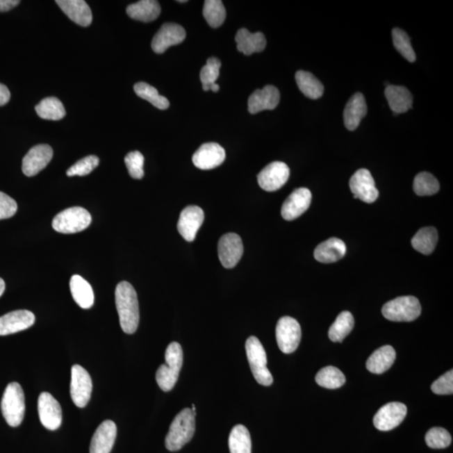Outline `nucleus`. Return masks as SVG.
<instances>
[{"mask_svg":"<svg viewBox=\"0 0 453 453\" xmlns=\"http://www.w3.org/2000/svg\"><path fill=\"white\" fill-rule=\"evenodd\" d=\"M115 303L121 329L125 333H135L140 322L139 302L135 288L129 282L122 281L116 286Z\"/></svg>","mask_w":453,"mask_h":453,"instance_id":"nucleus-1","label":"nucleus"},{"mask_svg":"<svg viewBox=\"0 0 453 453\" xmlns=\"http://www.w3.org/2000/svg\"><path fill=\"white\" fill-rule=\"evenodd\" d=\"M194 432L195 415L190 408H185L172 420L165 438V447L171 452L181 450L192 440Z\"/></svg>","mask_w":453,"mask_h":453,"instance_id":"nucleus-2","label":"nucleus"},{"mask_svg":"<svg viewBox=\"0 0 453 453\" xmlns=\"http://www.w3.org/2000/svg\"><path fill=\"white\" fill-rule=\"evenodd\" d=\"M165 359L167 363L157 370L156 379L160 389L168 392L175 386L183 365V351L179 343H170L165 350Z\"/></svg>","mask_w":453,"mask_h":453,"instance_id":"nucleus-3","label":"nucleus"},{"mask_svg":"<svg viewBox=\"0 0 453 453\" xmlns=\"http://www.w3.org/2000/svg\"><path fill=\"white\" fill-rule=\"evenodd\" d=\"M1 411L8 425L19 427L25 416V395L17 382L8 384L1 402Z\"/></svg>","mask_w":453,"mask_h":453,"instance_id":"nucleus-4","label":"nucleus"},{"mask_svg":"<svg viewBox=\"0 0 453 453\" xmlns=\"http://www.w3.org/2000/svg\"><path fill=\"white\" fill-rule=\"evenodd\" d=\"M245 349L254 379L261 386H271L273 383V377L267 368V355L260 340L252 336L247 339Z\"/></svg>","mask_w":453,"mask_h":453,"instance_id":"nucleus-5","label":"nucleus"},{"mask_svg":"<svg viewBox=\"0 0 453 453\" xmlns=\"http://www.w3.org/2000/svg\"><path fill=\"white\" fill-rule=\"evenodd\" d=\"M422 306L418 298L400 297L383 306L382 314L392 322H412L420 317Z\"/></svg>","mask_w":453,"mask_h":453,"instance_id":"nucleus-6","label":"nucleus"},{"mask_svg":"<svg viewBox=\"0 0 453 453\" xmlns=\"http://www.w3.org/2000/svg\"><path fill=\"white\" fill-rule=\"evenodd\" d=\"M91 222V214L88 210L74 207L58 213L52 221V228L60 233H76L88 228Z\"/></svg>","mask_w":453,"mask_h":453,"instance_id":"nucleus-7","label":"nucleus"},{"mask_svg":"<svg viewBox=\"0 0 453 453\" xmlns=\"http://www.w3.org/2000/svg\"><path fill=\"white\" fill-rule=\"evenodd\" d=\"M277 341L282 353L293 354L297 349L302 339L299 322L290 317H283L278 321L276 329Z\"/></svg>","mask_w":453,"mask_h":453,"instance_id":"nucleus-8","label":"nucleus"},{"mask_svg":"<svg viewBox=\"0 0 453 453\" xmlns=\"http://www.w3.org/2000/svg\"><path fill=\"white\" fill-rule=\"evenodd\" d=\"M92 391V379L88 371L79 365L72 366L70 386L72 402L79 408L86 406L90 400Z\"/></svg>","mask_w":453,"mask_h":453,"instance_id":"nucleus-9","label":"nucleus"},{"mask_svg":"<svg viewBox=\"0 0 453 453\" xmlns=\"http://www.w3.org/2000/svg\"><path fill=\"white\" fill-rule=\"evenodd\" d=\"M289 176L288 165L281 161H274L258 173V183L265 191L276 192L287 183Z\"/></svg>","mask_w":453,"mask_h":453,"instance_id":"nucleus-10","label":"nucleus"},{"mask_svg":"<svg viewBox=\"0 0 453 453\" xmlns=\"http://www.w3.org/2000/svg\"><path fill=\"white\" fill-rule=\"evenodd\" d=\"M218 258L226 269L236 267L244 253L241 238L236 233L224 234L218 242Z\"/></svg>","mask_w":453,"mask_h":453,"instance_id":"nucleus-11","label":"nucleus"},{"mask_svg":"<svg viewBox=\"0 0 453 453\" xmlns=\"http://www.w3.org/2000/svg\"><path fill=\"white\" fill-rule=\"evenodd\" d=\"M38 413L40 422L48 430L55 431L62 425V407L58 400L47 392H43L39 396Z\"/></svg>","mask_w":453,"mask_h":453,"instance_id":"nucleus-12","label":"nucleus"},{"mask_svg":"<svg viewBox=\"0 0 453 453\" xmlns=\"http://www.w3.org/2000/svg\"><path fill=\"white\" fill-rule=\"evenodd\" d=\"M349 187L354 197L366 204H373L379 197L374 178L366 169H360L354 174L349 181Z\"/></svg>","mask_w":453,"mask_h":453,"instance_id":"nucleus-13","label":"nucleus"},{"mask_svg":"<svg viewBox=\"0 0 453 453\" xmlns=\"http://www.w3.org/2000/svg\"><path fill=\"white\" fill-rule=\"evenodd\" d=\"M407 414L406 404L391 402L380 408L374 418V425L379 431L393 430L402 423Z\"/></svg>","mask_w":453,"mask_h":453,"instance_id":"nucleus-14","label":"nucleus"},{"mask_svg":"<svg viewBox=\"0 0 453 453\" xmlns=\"http://www.w3.org/2000/svg\"><path fill=\"white\" fill-rule=\"evenodd\" d=\"M53 149L48 145H38L32 147L23 158L22 171L26 176H34L51 163Z\"/></svg>","mask_w":453,"mask_h":453,"instance_id":"nucleus-15","label":"nucleus"},{"mask_svg":"<svg viewBox=\"0 0 453 453\" xmlns=\"http://www.w3.org/2000/svg\"><path fill=\"white\" fill-rule=\"evenodd\" d=\"M186 35L187 34L183 26L175 23H165L154 36L152 49L157 54H163L169 47L183 42Z\"/></svg>","mask_w":453,"mask_h":453,"instance_id":"nucleus-16","label":"nucleus"},{"mask_svg":"<svg viewBox=\"0 0 453 453\" xmlns=\"http://www.w3.org/2000/svg\"><path fill=\"white\" fill-rule=\"evenodd\" d=\"M311 197L313 196L309 189L302 188L295 190L282 205L283 218L287 221H293L302 216L309 208Z\"/></svg>","mask_w":453,"mask_h":453,"instance_id":"nucleus-17","label":"nucleus"},{"mask_svg":"<svg viewBox=\"0 0 453 453\" xmlns=\"http://www.w3.org/2000/svg\"><path fill=\"white\" fill-rule=\"evenodd\" d=\"M204 221V213L202 209L197 206H188L181 213L177 224L178 232L185 240L192 242Z\"/></svg>","mask_w":453,"mask_h":453,"instance_id":"nucleus-18","label":"nucleus"},{"mask_svg":"<svg viewBox=\"0 0 453 453\" xmlns=\"http://www.w3.org/2000/svg\"><path fill=\"white\" fill-rule=\"evenodd\" d=\"M35 315L30 311L18 310L0 318V336L19 333L34 325Z\"/></svg>","mask_w":453,"mask_h":453,"instance_id":"nucleus-19","label":"nucleus"},{"mask_svg":"<svg viewBox=\"0 0 453 453\" xmlns=\"http://www.w3.org/2000/svg\"><path fill=\"white\" fill-rule=\"evenodd\" d=\"M224 149L217 143H206L192 156V163L201 170H211L220 167L225 160Z\"/></svg>","mask_w":453,"mask_h":453,"instance_id":"nucleus-20","label":"nucleus"},{"mask_svg":"<svg viewBox=\"0 0 453 453\" xmlns=\"http://www.w3.org/2000/svg\"><path fill=\"white\" fill-rule=\"evenodd\" d=\"M281 94L278 88L267 85L263 89H258L250 95L248 102L249 111L252 115L264 110H273L280 103Z\"/></svg>","mask_w":453,"mask_h":453,"instance_id":"nucleus-21","label":"nucleus"},{"mask_svg":"<svg viewBox=\"0 0 453 453\" xmlns=\"http://www.w3.org/2000/svg\"><path fill=\"white\" fill-rule=\"evenodd\" d=\"M117 427L112 420H105L97 428L90 444V453H110L115 445Z\"/></svg>","mask_w":453,"mask_h":453,"instance_id":"nucleus-22","label":"nucleus"},{"mask_svg":"<svg viewBox=\"0 0 453 453\" xmlns=\"http://www.w3.org/2000/svg\"><path fill=\"white\" fill-rule=\"evenodd\" d=\"M56 3L72 22L83 27L91 25L92 11L83 0H58Z\"/></svg>","mask_w":453,"mask_h":453,"instance_id":"nucleus-23","label":"nucleus"},{"mask_svg":"<svg viewBox=\"0 0 453 453\" xmlns=\"http://www.w3.org/2000/svg\"><path fill=\"white\" fill-rule=\"evenodd\" d=\"M367 110L365 96L360 92L352 96L343 113L346 128L350 131H355L363 117L367 115Z\"/></svg>","mask_w":453,"mask_h":453,"instance_id":"nucleus-24","label":"nucleus"},{"mask_svg":"<svg viewBox=\"0 0 453 453\" xmlns=\"http://www.w3.org/2000/svg\"><path fill=\"white\" fill-rule=\"evenodd\" d=\"M346 252L345 242L337 238H331L315 248L314 257L315 260L323 264H330L341 260L345 256Z\"/></svg>","mask_w":453,"mask_h":453,"instance_id":"nucleus-25","label":"nucleus"},{"mask_svg":"<svg viewBox=\"0 0 453 453\" xmlns=\"http://www.w3.org/2000/svg\"><path fill=\"white\" fill-rule=\"evenodd\" d=\"M384 94L395 115L406 113L412 108L413 98L406 88L390 84L386 87Z\"/></svg>","mask_w":453,"mask_h":453,"instance_id":"nucleus-26","label":"nucleus"},{"mask_svg":"<svg viewBox=\"0 0 453 453\" xmlns=\"http://www.w3.org/2000/svg\"><path fill=\"white\" fill-rule=\"evenodd\" d=\"M238 51L246 56H250L256 52H261L266 47V39L261 32L250 33L247 29H240L236 36Z\"/></svg>","mask_w":453,"mask_h":453,"instance_id":"nucleus-27","label":"nucleus"},{"mask_svg":"<svg viewBox=\"0 0 453 453\" xmlns=\"http://www.w3.org/2000/svg\"><path fill=\"white\" fill-rule=\"evenodd\" d=\"M395 359L396 354L393 347L388 345L379 347L367 360V370L373 374H383L390 369Z\"/></svg>","mask_w":453,"mask_h":453,"instance_id":"nucleus-28","label":"nucleus"},{"mask_svg":"<svg viewBox=\"0 0 453 453\" xmlns=\"http://www.w3.org/2000/svg\"><path fill=\"white\" fill-rule=\"evenodd\" d=\"M70 290L72 297L81 308H91L94 303V293L92 286L79 274L71 278Z\"/></svg>","mask_w":453,"mask_h":453,"instance_id":"nucleus-29","label":"nucleus"},{"mask_svg":"<svg viewBox=\"0 0 453 453\" xmlns=\"http://www.w3.org/2000/svg\"><path fill=\"white\" fill-rule=\"evenodd\" d=\"M160 6L156 0H141L127 7V14L133 19L145 23L154 22L159 17Z\"/></svg>","mask_w":453,"mask_h":453,"instance_id":"nucleus-30","label":"nucleus"},{"mask_svg":"<svg viewBox=\"0 0 453 453\" xmlns=\"http://www.w3.org/2000/svg\"><path fill=\"white\" fill-rule=\"evenodd\" d=\"M296 81L299 89L307 98L318 99L324 92L322 83L311 72L298 71L296 74Z\"/></svg>","mask_w":453,"mask_h":453,"instance_id":"nucleus-31","label":"nucleus"},{"mask_svg":"<svg viewBox=\"0 0 453 453\" xmlns=\"http://www.w3.org/2000/svg\"><path fill=\"white\" fill-rule=\"evenodd\" d=\"M438 241V233L434 226H426L420 229L411 240L413 248L423 254H431L434 252Z\"/></svg>","mask_w":453,"mask_h":453,"instance_id":"nucleus-32","label":"nucleus"},{"mask_svg":"<svg viewBox=\"0 0 453 453\" xmlns=\"http://www.w3.org/2000/svg\"><path fill=\"white\" fill-rule=\"evenodd\" d=\"M229 447L230 453H252V438L248 429L242 425H237L229 435Z\"/></svg>","mask_w":453,"mask_h":453,"instance_id":"nucleus-33","label":"nucleus"},{"mask_svg":"<svg viewBox=\"0 0 453 453\" xmlns=\"http://www.w3.org/2000/svg\"><path fill=\"white\" fill-rule=\"evenodd\" d=\"M354 326V318L349 311H343L338 315L329 331V337L333 342H343L351 333Z\"/></svg>","mask_w":453,"mask_h":453,"instance_id":"nucleus-34","label":"nucleus"},{"mask_svg":"<svg viewBox=\"0 0 453 453\" xmlns=\"http://www.w3.org/2000/svg\"><path fill=\"white\" fill-rule=\"evenodd\" d=\"M35 111L40 118L47 120H60L66 115L63 103L53 97L44 99L36 105Z\"/></svg>","mask_w":453,"mask_h":453,"instance_id":"nucleus-35","label":"nucleus"},{"mask_svg":"<svg viewBox=\"0 0 453 453\" xmlns=\"http://www.w3.org/2000/svg\"><path fill=\"white\" fill-rule=\"evenodd\" d=\"M315 382L327 389L334 390L342 387L346 382V378L338 368L327 366L315 375Z\"/></svg>","mask_w":453,"mask_h":453,"instance_id":"nucleus-36","label":"nucleus"},{"mask_svg":"<svg viewBox=\"0 0 453 453\" xmlns=\"http://www.w3.org/2000/svg\"><path fill=\"white\" fill-rule=\"evenodd\" d=\"M133 89L140 98L147 100L153 106L160 109V110H165L169 108V100L160 95L156 89L151 85L147 83H138L135 85Z\"/></svg>","mask_w":453,"mask_h":453,"instance_id":"nucleus-37","label":"nucleus"},{"mask_svg":"<svg viewBox=\"0 0 453 453\" xmlns=\"http://www.w3.org/2000/svg\"><path fill=\"white\" fill-rule=\"evenodd\" d=\"M204 16L209 26L220 27L226 19V10L220 0H207L204 2Z\"/></svg>","mask_w":453,"mask_h":453,"instance_id":"nucleus-38","label":"nucleus"},{"mask_svg":"<svg viewBox=\"0 0 453 453\" xmlns=\"http://www.w3.org/2000/svg\"><path fill=\"white\" fill-rule=\"evenodd\" d=\"M440 184L436 178L428 172H420L415 177L414 191L416 195L431 196L438 193Z\"/></svg>","mask_w":453,"mask_h":453,"instance_id":"nucleus-39","label":"nucleus"},{"mask_svg":"<svg viewBox=\"0 0 453 453\" xmlns=\"http://www.w3.org/2000/svg\"><path fill=\"white\" fill-rule=\"evenodd\" d=\"M392 36H393L395 49L403 56V58L410 63H414L416 59L415 53L412 48L410 38L406 32L399 28H395L392 31Z\"/></svg>","mask_w":453,"mask_h":453,"instance_id":"nucleus-40","label":"nucleus"},{"mask_svg":"<svg viewBox=\"0 0 453 453\" xmlns=\"http://www.w3.org/2000/svg\"><path fill=\"white\" fill-rule=\"evenodd\" d=\"M220 60L216 58H211L207 60V64L201 68L200 79L204 91H209L210 85L216 83L220 74Z\"/></svg>","mask_w":453,"mask_h":453,"instance_id":"nucleus-41","label":"nucleus"},{"mask_svg":"<svg viewBox=\"0 0 453 453\" xmlns=\"http://www.w3.org/2000/svg\"><path fill=\"white\" fill-rule=\"evenodd\" d=\"M427 446L434 449L446 448L450 446L452 436L446 429L434 427L430 429L426 435Z\"/></svg>","mask_w":453,"mask_h":453,"instance_id":"nucleus-42","label":"nucleus"},{"mask_svg":"<svg viewBox=\"0 0 453 453\" xmlns=\"http://www.w3.org/2000/svg\"><path fill=\"white\" fill-rule=\"evenodd\" d=\"M99 159L96 156H89L83 158L67 170V175L68 176H84L90 174L94 170L98 167Z\"/></svg>","mask_w":453,"mask_h":453,"instance_id":"nucleus-43","label":"nucleus"},{"mask_svg":"<svg viewBox=\"0 0 453 453\" xmlns=\"http://www.w3.org/2000/svg\"><path fill=\"white\" fill-rule=\"evenodd\" d=\"M129 175L133 179H142L145 175L144 163L145 158L140 151L129 152L124 158Z\"/></svg>","mask_w":453,"mask_h":453,"instance_id":"nucleus-44","label":"nucleus"},{"mask_svg":"<svg viewBox=\"0 0 453 453\" xmlns=\"http://www.w3.org/2000/svg\"><path fill=\"white\" fill-rule=\"evenodd\" d=\"M431 390L436 395H452L453 393V371L447 372L431 384Z\"/></svg>","mask_w":453,"mask_h":453,"instance_id":"nucleus-45","label":"nucleus"},{"mask_svg":"<svg viewBox=\"0 0 453 453\" xmlns=\"http://www.w3.org/2000/svg\"><path fill=\"white\" fill-rule=\"evenodd\" d=\"M17 209V204L13 198L0 192V220L13 217Z\"/></svg>","mask_w":453,"mask_h":453,"instance_id":"nucleus-46","label":"nucleus"},{"mask_svg":"<svg viewBox=\"0 0 453 453\" xmlns=\"http://www.w3.org/2000/svg\"><path fill=\"white\" fill-rule=\"evenodd\" d=\"M20 3L19 0H0V12H6L14 9Z\"/></svg>","mask_w":453,"mask_h":453,"instance_id":"nucleus-47","label":"nucleus"},{"mask_svg":"<svg viewBox=\"0 0 453 453\" xmlns=\"http://www.w3.org/2000/svg\"><path fill=\"white\" fill-rule=\"evenodd\" d=\"M10 99V92L6 85L0 83V106L9 103Z\"/></svg>","mask_w":453,"mask_h":453,"instance_id":"nucleus-48","label":"nucleus"},{"mask_svg":"<svg viewBox=\"0 0 453 453\" xmlns=\"http://www.w3.org/2000/svg\"><path fill=\"white\" fill-rule=\"evenodd\" d=\"M6 290V283L3 279L0 278V297L2 296Z\"/></svg>","mask_w":453,"mask_h":453,"instance_id":"nucleus-49","label":"nucleus"},{"mask_svg":"<svg viewBox=\"0 0 453 453\" xmlns=\"http://www.w3.org/2000/svg\"><path fill=\"white\" fill-rule=\"evenodd\" d=\"M220 85L217 83H213L212 85H210V90H212L213 92H217L218 90H220Z\"/></svg>","mask_w":453,"mask_h":453,"instance_id":"nucleus-50","label":"nucleus"},{"mask_svg":"<svg viewBox=\"0 0 453 453\" xmlns=\"http://www.w3.org/2000/svg\"><path fill=\"white\" fill-rule=\"evenodd\" d=\"M191 410H192V411L193 412V415H197V412H196V406H195V404H192V409H191Z\"/></svg>","mask_w":453,"mask_h":453,"instance_id":"nucleus-51","label":"nucleus"}]
</instances>
